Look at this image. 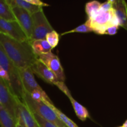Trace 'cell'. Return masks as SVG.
Returning a JSON list of instances; mask_svg holds the SVG:
<instances>
[{
	"label": "cell",
	"mask_w": 127,
	"mask_h": 127,
	"mask_svg": "<svg viewBox=\"0 0 127 127\" xmlns=\"http://www.w3.org/2000/svg\"><path fill=\"white\" fill-rule=\"evenodd\" d=\"M37 58L55 75L58 81L64 83L65 75L58 56L52 52H50L40 55Z\"/></svg>",
	"instance_id": "obj_7"
},
{
	"label": "cell",
	"mask_w": 127,
	"mask_h": 127,
	"mask_svg": "<svg viewBox=\"0 0 127 127\" xmlns=\"http://www.w3.org/2000/svg\"><path fill=\"white\" fill-rule=\"evenodd\" d=\"M93 32V30L84 23L83 24L80 25L78 27H76L75 29L71 30V31L62 33V35H66L71 33H75V32H77V33H88V32Z\"/></svg>",
	"instance_id": "obj_22"
},
{
	"label": "cell",
	"mask_w": 127,
	"mask_h": 127,
	"mask_svg": "<svg viewBox=\"0 0 127 127\" xmlns=\"http://www.w3.org/2000/svg\"><path fill=\"white\" fill-rule=\"evenodd\" d=\"M0 33L20 42L28 40L17 21H7L0 18Z\"/></svg>",
	"instance_id": "obj_8"
},
{
	"label": "cell",
	"mask_w": 127,
	"mask_h": 127,
	"mask_svg": "<svg viewBox=\"0 0 127 127\" xmlns=\"http://www.w3.org/2000/svg\"><path fill=\"white\" fill-rule=\"evenodd\" d=\"M16 127H25L24 126V125H20V124H17V125H16Z\"/></svg>",
	"instance_id": "obj_28"
},
{
	"label": "cell",
	"mask_w": 127,
	"mask_h": 127,
	"mask_svg": "<svg viewBox=\"0 0 127 127\" xmlns=\"http://www.w3.org/2000/svg\"><path fill=\"white\" fill-rule=\"evenodd\" d=\"M119 29V27L117 26H111L107 29L104 32V35H114L116 34L117 32V30Z\"/></svg>",
	"instance_id": "obj_25"
},
{
	"label": "cell",
	"mask_w": 127,
	"mask_h": 127,
	"mask_svg": "<svg viewBox=\"0 0 127 127\" xmlns=\"http://www.w3.org/2000/svg\"><path fill=\"white\" fill-rule=\"evenodd\" d=\"M0 18L7 21H16L12 8L6 0H0Z\"/></svg>",
	"instance_id": "obj_18"
},
{
	"label": "cell",
	"mask_w": 127,
	"mask_h": 127,
	"mask_svg": "<svg viewBox=\"0 0 127 127\" xmlns=\"http://www.w3.org/2000/svg\"><path fill=\"white\" fill-rule=\"evenodd\" d=\"M31 68L33 74H36L48 84L55 85V83L58 81L55 75L38 59L32 64Z\"/></svg>",
	"instance_id": "obj_13"
},
{
	"label": "cell",
	"mask_w": 127,
	"mask_h": 127,
	"mask_svg": "<svg viewBox=\"0 0 127 127\" xmlns=\"http://www.w3.org/2000/svg\"><path fill=\"white\" fill-rule=\"evenodd\" d=\"M0 44L18 69L31 67L38 59L32 51L29 40L20 42L0 33Z\"/></svg>",
	"instance_id": "obj_1"
},
{
	"label": "cell",
	"mask_w": 127,
	"mask_h": 127,
	"mask_svg": "<svg viewBox=\"0 0 127 127\" xmlns=\"http://www.w3.org/2000/svg\"><path fill=\"white\" fill-rule=\"evenodd\" d=\"M85 24L99 35H104L105 30L109 27H119V20L113 8L106 12L99 11L94 17L88 19Z\"/></svg>",
	"instance_id": "obj_4"
},
{
	"label": "cell",
	"mask_w": 127,
	"mask_h": 127,
	"mask_svg": "<svg viewBox=\"0 0 127 127\" xmlns=\"http://www.w3.org/2000/svg\"><path fill=\"white\" fill-rule=\"evenodd\" d=\"M29 3L35 5V6H38V7H41L43 8V7L45 6H49L50 5L47 3L42 2V1H40V0H27Z\"/></svg>",
	"instance_id": "obj_26"
},
{
	"label": "cell",
	"mask_w": 127,
	"mask_h": 127,
	"mask_svg": "<svg viewBox=\"0 0 127 127\" xmlns=\"http://www.w3.org/2000/svg\"><path fill=\"white\" fill-rule=\"evenodd\" d=\"M16 124L24 125L25 127H40L33 117V114L21 100L19 101L17 105Z\"/></svg>",
	"instance_id": "obj_12"
},
{
	"label": "cell",
	"mask_w": 127,
	"mask_h": 127,
	"mask_svg": "<svg viewBox=\"0 0 127 127\" xmlns=\"http://www.w3.org/2000/svg\"><path fill=\"white\" fill-rule=\"evenodd\" d=\"M11 8L16 21L26 35L29 40H30L32 33V16L27 11L21 7L14 6Z\"/></svg>",
	"instance_id": "obj_10"
},
{
	"label": "cell",
	"mask_w": 127,
	"mask_h": 127,
	"mask_svg": "<svg viewBox=\"0 0 127 127\" xmlns=\"http://www.w3.org/2000/svg\"><path fill=\"white\" fill-rule=\"evenodd\" d=\"M33 114V117L35 119V120L37 121V124H38L40 127H58L57 125H55L54 124H53L51 122L48 121V120L40 117L36 115V114Z\"/></svg>",
	"instance_id": "obj_23"
},
{
	"label": "cell",
	"mask_w": 127,
	"mask_h": 127,
	"mask_svg": "<svg viewBox=\"0 0 127 127\" xmlns=\"http://www.w3.org/2000/svg\"><path fill=\"white\" fill-rule=\"evenodd\" d=\"M30 43L33 53L37 57H38L40 55L52 52V47L45 39L31 40L30 41Z\"/></svg>",
	"instance_id": "obj_15"
},
{
	"label": "cell",
	"mask_w": 127,
	"mask_h": 127,
	"mask_svg": "<svg viewBox=\"0 0 127 127\" xmlns=\"http://www.w3.org/2000/svg\"><path fill=\"white\" fill-rule=\"evenodd\" d=\"M19 72L24 91L27 93L31 95L38 92L44 91L36 81L31 67L19 69Z\"/></svg>",
	"instance_id": "obj_9"
},
{
	"label": "cell",
	"mask_w": 127,
	"mask_h": 127,
	"mask_svg": "<svg viewBox=\"0 0 127 127\" xmlns=\"http://www.w3.org/2000/svg\"><path fill=\"white\" fill-rule=\"evenodd\" d=\"M6 1L7 4L11 6V7H14V6L21 7L27 11L31 15H32L33 14L43 9L42 7H38V6L29 3L27 0H6Z\"/></svg>",
	"instance_id": "obj_16"
},
{
	"label": "cell",
	"mask_w": 127,
	"mask_h": 127,
	"mask_svg": "<svg viewBox=\"0 0 127 127\" xmlns=\"http://www.w3.org/2000/svg\"><path fill=\"white\" fill-rule=\"evenodd\" d=\"M19 100L14 95L6 82L0 76V104L16 122L17 105Z\"/></svg>",
	"instance_id": "obj_6"
},
{
	"label": "cell",
	"mask_w": 127,
	"mask_h": 127,
	"mask_svg": "<svg viewBox=\"0 0 127 127\" xmlns=\"http://www.w3.org/2000/svg\"><path fill=\"white\" fill-rule=\"evenodd\" d=\"M112 8L119 20V26L127 31V5L123 0H114Z\"/></svg>",
	"instance_id": "obj_14"
},
{
	"label": "cell",
	"mask_w": 127,
	"mask_h": 127,
	"mask_svg": "<svg viewBox=\"0 0 127 127\" xmlns=\"http://www.w3.org/2000/svg\"><path fill=\"white\" fill-rule=\"evenodd\" d=\"M101 3L97 1H91L87 2L86 4L85 11L87 14L88 19H91L94 17L98 12L100 9Z\"/></svg>",
	"instance_id": "obj_20"
},
{
	"label": "cell",
	"mask_w": 127,
	"mask_h": 127,
	"mask_svg": "<svg viewBox=\"0 0 127 127\" xmlns=\"http://www.w3.org/2000/svg\"><path fill=\"white\" fill-rule=\"evenodd\" d=\"M45 104H47L52 110L54 111V112L55 113L56 115L57 116V117L59 119V120L65 125L66 127H79L73 120H71L69 118H68L65 114H63V112L60 111L58 108L56 107L54 105V104H53V102H52V100H50V101H46L43 102Z\"/></svg>",
	"instance_id": "obj_17"
},
{
	"label": "cell",
	"mask_w": 127,
	"mask_h": 127,
	"mask_svg": "<svg viewBox=\"0 0 127 127\" xmlns=\"http://www.w3.org/2000/svg\"><path fill=\"white\" fill-rule=\"evenodd\" d=\"M123 127H127V120L124 122V124H123Z\"/></svg>",
	"instance_id": "obj_27"
},
{
	"label": "cell",
	"mask_w": 127,
	"mask_h": 127,
	"mask_svg": "<svg viewBox=\"0 0 127 127\" xmlns=\"http://www.w3.org/2000/svg\"><path fill=\"white\" fill-rule=\"evenodd\" d=\"M16 122L0 104V127H16Z\"/></svg>",
	"instance_id": "obj_19"
},
{
	"label": "cell",
	"mask_w": 127,
	"mask_h": 127,
	"mask_svg": "<svg viewBox=\"0 0 127 127\" xmlns=\"http://www.w3.org/2000/svg\"><path fill=\"white\" fill-rule=\"evenodd\" d=\"M123 127V126H120V127Z\"/></svg>",
	"instance_id": "obj_29"
},
{
	"label": "cell",
	"mask_w": 127,
	"mask_h": 127,
	"mask_svg": "<svg viewBox=\"0 0 127 127\" xmlns=\"http://www.w3.org/2000/svg\"><path fill=\"white\" fill-rule=\"evenodd\" d=\"M113 2H114V0H109V1L101 4L100 9H99V11L106 12V11H110L111 9H112Z\"/></svg>",
	"instance_id": "obj_24"
},
{
	"label": "cell",
	"mask_w": 127,
	"mask_h": 127,
	"mask_svg": "<svg viewBox=\"0 0 127 127\" xmlns=\"http://www.w3.org/2000/svg\"><path fill=\"white\" fill-rule=\"evenodd\" d=\"M0 76L6 82L14 95L21 101L24 89L19 69L15 66L0 44Z\"/></svg>",
	"instance_id": "obj_2"
},
{
	"label": "cell",
	"mask_w": 127,
	"mask_h": 127,
	"mask_svg": "<svg viewBox=\"0 0 127 127\" xmlns=\"http://www.w3.org/2000/svg\"><path fill=\"white\" fill-rule=\"evenodd\" d=\"M59 34L55 30L47 33L45 37V40L52 47V49L58 45L59 43Z\"/></svg>",
	"instance_id": "obj_21"
},
{
	"label": "cell",
	"mask_w": 127,
	"mask_h": 127,
	"mask_svg": "<svg viewBox=\"0 0 127 127\" xmlns=\"http://www.w3.org/2000/svg\"><path fill=\"white\" fill-rule=\"evenodd\" d=\"M55 85L58 87L60 90L62 91L68 97V99L70 100L73 109L76 113V115L81 121H85L88 118H89V112H88L86 108L82 105L81 104H79L78 101H76L73 97L70 91L67 88L66 84H64V82L58 81L55 83Z\"/></svg>",
	"instance_id": "obj_11"
},
{
	"label": "cell",
	"mask_w": 127,
	"mask_h": 127,
	"mask_svg": "<svg viewBox=\"0 0 127 127\" xmlns=\"http://www.w3.org/2000/svg\"><path fill=\"white\" fill-rule=\"evenodd\" d=\"M21 102L32 114H36L40 117L51 122L58 127H66L57 117L54 111L42 100H35L29 94L24 91Z\"/></svg>",
	"instance_id": "obj_3"
},
{
	"label": "cell",
	"mask_w": 127,
	"mask_h": 127,
	"mask_svg": "<svg viewBox=\"0 0 127 127\" xmlns=\"http://www.w3.org/2000/svg\"><path fill=\"white\" fill-rule=\"evenodd\" d=\"M31 16L32 19V33L30 41L45 39L47 33L54 29L48 22L43 9L33 14Z\"/></svg>",
	"instance_id": "obj_5"
}]
</instances>
